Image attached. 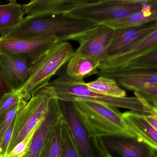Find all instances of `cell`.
I'll list each match as a JSON object with an SVG mask.
<instances>
[{"mask_svg":"<svg viewBox=\"0 0 157 157\" xmlns=\"http://www.w3.org/2000/svg\"><path fill=\"white\" fill-rule=\"evenodd\" d=\"M15 123V117L3 136L0 144V157H4L7 154L9 144L12 137Z\"/></svg>","mask_w":157,"mask_h":157,"instance_id":"28","label":"cell"},{"mask_svg":"<svg viewBox=\"0 0 157 157\" xmlns=\"http://www.w3.org/2000/svg\"><path fill=\"white\" fill-rule=\"evenodd\" d=\"M51 99L64 101H88L103 104L114 107L125 108L145 116L155 115L147 104L138 97H112L101 94L88 88L84 80L68 76L65 70L57 78L49 82L39 89Z\"/></svg>","mask_w":157,"mask_h":157,"instance_id":"1","label":"cell"},{"mask_svg":"<svg viewBox=\"0 0 157 157\" xmlns=\"http://www.w3.org/2000/svg\"><path fill=\"white\" fill-rule=\"evenodd\" d=\"M78 119L92 138L120 135L136 137L122 118L117 107L88 101L71 102Z\"/></svg>","mask_w":157,"mask_h":157,"instance_id":"3","label":"cell"},{"mask_svg":"<svg viewBox=\"0 0 157 157\" xmlns=\"http://www.w3.org/2000/svg\"><path fill=\"white\" fill-rule=\"evenodd\" d=\"M62 117L58 100L56 99L50 100L47 111L38 124L30 146L22 157H38L49 130Z\"/></svg>","mask_w":157,"mask_h":157,"instance_id":"15","label":"cell"},{"mask_svg":"<svg viewBox=\"0 0 157 157\" xmlns=\"http://www.w3.org/2000/svg\"><path fill=\"white\" fill-rule=\"evenodd\" d=\"M63 118L80 157H105L94 139L89 137L73 109L71 102L59 101Z\"/></svg>","mask_w":157,"mask_h":157,"instance_id":"9","label":"cell"},{"mask_svg":"<svg viewBox=\"0 0 157 157\" xmlns=\"http://www.w3.org/2000/svg\"><path fill=\"white\" fill-rule=\"evenodd\" d=\"M122 116L136 137L157 149V130L147 122L145 115L129 111L122 113Z\"/></svg>","mask_w":157,"mask_h":157,"instance_id":"17","label":"cell"},{"mask_svg":"<svg viewBox=\"0 0 157 157\" xmlns=\"http://www.w3.org/2000/svg\"><path fill=\"white\" fill-rule=\"evenodd\" d=\"M124 67L135 69H157V48L136 59Z\"/></svg>","mask_w":157,"mask_h":157,"instance_id":"24","label":"cell"},{"mask_svg":"<svg viewBox=\"0 0 157 157\" xmlns=\"http://www.w3.org/2000/svg\"><path fill=\"white\" fill-rule=\"evenodd\" d=\"M113 32L104 25H97L80 41L77 50L101 62L108 57Z\"/></svg>","mask_w":157,"mask_h":157,"instance_id":"13","label":"cell"},{"mask_svg":"<svg viewBox=\"0 0 157 157\" xmlns=\"http://www.w3.org/2000/svg\"><path fill=\"white\" fill-rule=\"evenodd\" d=\"M60 157H80L73 143L67 125L63 117L61 121Z\"/></svg>","mask_w":157,"mask_h":157,"instance_id":"23","label":"cell"},{"mask_svg":"<svg viewBox=\"0 0 157 157\" xmlns=\"http://www.w3.org/2000/svg\"><path fill=\"white\" fill-rule=\"evenodd\" d=\"M97 25L82 19L64 15L24 17L21 23L0 37L22 38L53 36L59 42L80 41Z\"/></svg>","mask_w":157,"mask_h":157,"instance_id":"2","label":"cell"},{"mask_svg":"<svg viewBox=\"0 0 157 157\" xmlns=\"http://www.w3.org/2000/svg\"><path fill=\"white\" fill-rule=\"evenodd\" d=\"M86 85L92 90L104 95L119 98L126 97L125 91L112 79L99 76L94 80L86 83Z\"/></svg>","mask_w":157,"mask_h":157,"instance_id":"22","label":"cell"},{"mask_svg":"<svg viewBox=\"0 0 157 157\" xmlns=\"http://www.w3.org/2000/svg\"><path fill=\"white\" fill-rule=\"evenodd\" d=\"M83 0H33L23 5L26 17L65 15Z\"/></svg>","mask_w":157,"mask_h":157,"instance_id":"16","label":"cell"},{"mask_svg":"<svg viewBox=\"0 0 157 157\" xmlns=\"http://www.w3.org/2000/svg\"><path fill=\"white\" fill-rule=\"evenodd\" d=\"M74 52L70 43L59 42L33 64L27 81L20 90L26 101L30 100L34 92L49 82L53 76L68 61Z\"/></svg>","mask_w":157,"mask_h":157,"instance_id":"5","label":"cell"},{"mask_svg":"<svg viewBox=\"0 0 157 157\" xmlns=\"http://www.w3.org/2000/svg\"></svg>","mask_w":157,"mask_h":157,"instance_id":"31","label":"cell"},{"mask_svg":"<svg viewBox=\"0 0 157 157\" xmlns=\"http://www.w3.org/2000/svg\"><path fill=\"white\" fill-rule=\"evenodd\" d=\"M13 90L3 78L0 70V100L7 94L12 91Z\"/></svg>","mask_w":157,"mask_h":157,"instance_id":"29","label":"cell"},{"mask_svg":"<svg viewBox=\"0 0 157 157\" xmlns=\"http://www.w3.org/2000/svg\"><path fill=\"white\" fill-rule=\"evenodd\" d=\"M62 117L49 130L38 157H60Z\"/></svg>","mask_w":157,"mask_h":157,"instance_id":"21","label":"cell"},{"mask_svg":"<svg viewBox=\"0 0 157 157\" xmlns=\"http://www.w3.org/2000/svg\"><path fill=\"white\" fill-rule=\"evenodd\" d=\"M23 100L27 101L20 90H13L4 95L0 100V121L3 119L8 111Z\"/></svg>","mask_w":157,"mask_h":157,"instance_id":"25","label":"cell"},{"mask_svg":"<svg viewBox=\"0 0 157 157\" xmlns=\"http://www.w3.org/2000/svg\"><path fill=\"white\" fill-rule=\"evenodd\" d=\"M59 42V39L53 36L22 38L0 37V54L26 55L34 64Z\"/></svg>","mask_w":157,"mask_h":157,"instance_id":"8","label":"cell"},{"mask_svg":"<svg viewBox=\"0 0 157 157\" xmlns=\"http://www.w3.org/2000/svg\"><path fill=\"white\" fill-rule=\"evenodd\" d=\"M157 48V30L124 51L108 56L101 61L99 70H109L125 67L139 57Z\"/></svg>","mask_w":157,"mask_h":157,"instance_id":"12","label":"cell"},{"mask_svg":"<svg viewBox=\"0 0 157 157\" xmlns=\"http://www.w3.org/2000/svg\"><path fill=\"white\" fill-rule=\"evenodd\" d=\"M105 157H157V149L136 137L120 135L94 138Z\"/></svg>","mask_w":157,"mask_h":157,"instance_id":"7","label":"cell"},{"mask_svg":"<svg viewBox=\"0 0 157 157\" xmlns=\"http://www.w3.org/2000/svg\"><path fill=\"white\" fill-rule=\"evenodd\" d=\"M33 65L26 55L0 54V70L13 90H20L24 85Z\"/></svg>","mask_w":157,"mask_h":157,"instance_id":"11","label":"cell"},{"mask_svg":"<svg viewBox=\"0 0 157 157\" xmlns=\"http://www.w3.org/2000/svg\"><path fill=\"white\" fill-rule=\"evenodd\" d=\"M24 101L25 100H21L19 103L11 108L6 113V115L4 117L3 119L0 121V144L1 143L3 136L8 129V128L10 126L11 123L12 122L17 113V111Z\"/></svg>","mask_w":157,"mask_h":157,"instance_id":"27","label":"cell"},{"mask_svg":"<svg viewBox=\"0 0 157 157\" xmlns=\"http://www.w3.org/2000/svg\"><path fill=\"white\" fill-rule=\"evenodd\" d=\"M156 30L157 21L135 27L114 30L108 48V56H113L124 51L143 40Z\"/></svg>","mask_w":157,"mask_h":157,"instance_id":"14","label":"cell"},{"mask_svg":"<svg viewBox=\"0 0 157 157\" xmlns=\"http://www.w3.org/2000/svg\"><path fill=\"white\" fill-rule=\"evenodd\" d=\"M145 118L150 125L156 130H157V115H151L145 116Z\"/></svg>","mask_w":157,"mask_h":157,"instance_id":"30","label":"cell"},{"mask_svg":"<svg viewBox=\"0 0 157 157\" xmlns=\"http://www.w3.org/2000/svg\"><path fill=\"white\" fill-rule=\"evenodd\" d=\"M100 63V61L77 49L68 61L65 72L70 78L84 80L89 76L97 74Z\"/></svg>","mask_w":157,"mask_h":157,"instance_id":"18","label":"cell"},{"mask_svg":"<svg viewBox=\"0 0 157 157\" xmlns=\"http://www.w3.org/2000/svg\"><path fill=\"white\" fill-rule=\"evenodd\" d=\"M25 15L23 5L15 0L0 5L1 36L14 28L21 22Z\"/></svg>","mask_w":157,"mask_h":157,"instance_id":"20","label":"cell"},{"mask_svg":"<svg viewBox=\"0 0 157 157\" xmlns=\"http://www.w3.org/2000/svg\"><path fill=\"white\" fill-rule=\"evenodd\" d=\"M152 0H83L64 16L90 21L97 25L119 20L139 11Z\"/></svg>","mask_w":157,"mask_h":157,"instance_id":"4","label":"cell"},{"mask_svg":"<svg viewBox=\"0 0 157 157\" xmlns=\"http://www.w3.org/2000/svg\"><path fill=\"white\" fill-rule=\"evenodd\" d=\"M154 21H157V0H152L149 5L142 10L131 13L124 18L103 25L116 30L139 26Z\"/></svg>","mask_w":157,"mask_h":157,"instance_id":"19","label":"cell"},{"mask_svg":"<svg viewBox=\"0 0 157 157\" xmlns=\"http://www.w3.org/2000/svg\"><path fill=\"white\" fill-rule=\"evenodd\" d=\"M97 74L112 79L119 86L137 92L149 86H157V69H135L124 67L99 70Z\"/></svg>","mask_w":157,"mask_h":157,"instance_id":"10","label":"cell"},{"mask_svg":"<svg viewBox=\"0 0 157 157\" xmlns=\"http://www.w3.org/2000/svg\"><path fill=\"white\" fill-rule=\"evenodd\" d=\"M38 125L27 137L25 138L22 141L17 144L13 149L12 150L4 157H22L25 154L26 151L30 146V143Z\"/></svg>","mask_w":157,"mask_h":157,"instance_id":"26","label":"cell"},{"mask_svg":"<svg viewBox=\"0 0 157 157\" xmlns=\"http://www.w3.org/2000/svg\"><path fill=\"white\" fill-rule=\"evenodd\" d=\"M51 100L46 94L37 90L33 94L29 101L22 102L15 116L13 133L6 155L27 137L41 122Z\"/></svg>","mask_w":157,"mask_h":157,"instance_id":"6","label":"cell"}]
</instances>
